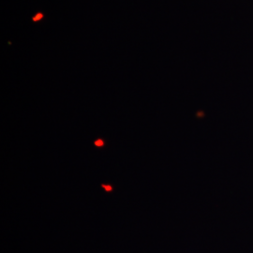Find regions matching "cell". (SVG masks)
Listing matches in <instances>:
<instances>
[{"label":"cell","mask_w":253,"mask_h":253,"mask_svg":"<svg viewBox=\"0 0 253 253\" xmlns=\"http://www.w3.org/2000/svg\"><path fill=\"white\" fill-rule=\"evenodd\" d=\"M95 145H97V146H101V145H103V142H102V140H97L96 142H95Z\"/></svg>","instance_id":"6da1fadb"},{"label":"cell","mask_w":253,"mask_h":253,"mask_svg":"<svg viewBox=\"0 0 253 253\" xmlns=\"http://www.w3.org/2000/svg\"><path fill=\"white\" fill-rule=\"evenodd\" d=\"M102 187H103L105 190H107V191H110V190H112V188H111L110 186H105V185H102Z\"/></svg>","instance_id":"7a4b0ae2"}]
</instances>
